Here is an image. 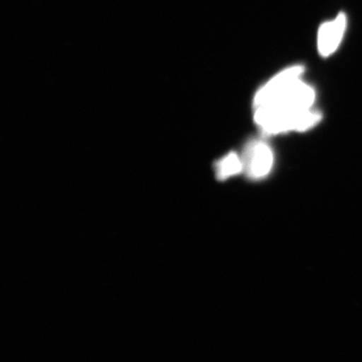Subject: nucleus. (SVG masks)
Listing matches in <instances>:
<instances>
[{"instance_id":"nucleus-1","label":"nucleus","mask_w":362,"mask_h":362,"mask_svg":"<svg viewBox=\"0 0 362 362\" xmlns=\"http://www.w3.org/2000/svg\"><path fill=\"white\" fill-rule=\"evenodd\" d=\"M314 101L315 90L301 81L277 99L256 108L255 121L264 134L308 130L321 120V114L311 110Z\"/></svg>"},{"instance_id":"nucleus-4","label":"nucleus","mask_w":362,"mask_h":362,"mask_svg":"<svg viewBox=\"0 0 362 362\" xmlns=\"http://www.w3.org/2000/svg\"><path fill=\"white\" fill-rule=\"evenodd\" d=\"M346 28V16L339 13L334 21L320 26L318 32V51L321 56L328 57L337 51Z\"/></svg>"},{"instance_id":"nucleus-3","label":"nucleus","mask_w":362,"mask_h":362,"mask_svg":"<svg viewBox=\"0 0 362 362\" xmlns=\"http://www.w3.org/2000/svg\"><path fill=\"white\" fill-rule=\"evenodd\" d=\"M242 160L247 175L258 180L268 175L273 168V151L265 142L255 140L247 145Z\"/></svg>"},{"instance_id":"nucleus-5","label":"nucleus","mask_w":362,"mask_h":362,"mask_svg":"<svg viewBox=\"0 0 362 362\" xmlns=\"http://www.w3.org/2000/svg\"><path fill=\"white\" fill-rule=\"evenodd\" d=\"M216 177L218 180H226V178L239 175L244 170L242 157L238 156L235 152L228 153V156L216 162Z\"/></svg>"},{"instance_id":"nucleus-2","label":"nucleus","mask_w":362,"mask_h":362,"mask_svg":"<svg viewBox=\"0 0 362 362\" xmlns=\"http://www.w3.org/2000/svg\"><path fill=\"white\" fill-rule=\"evenodd\" d=\"M304 68L301 66H294L281 71L270 82L267 83L255 97L254 105L256 108L270 103L273 100L284 94L298 83L301 82V76Z\"/></svg>"}]
</instances>
